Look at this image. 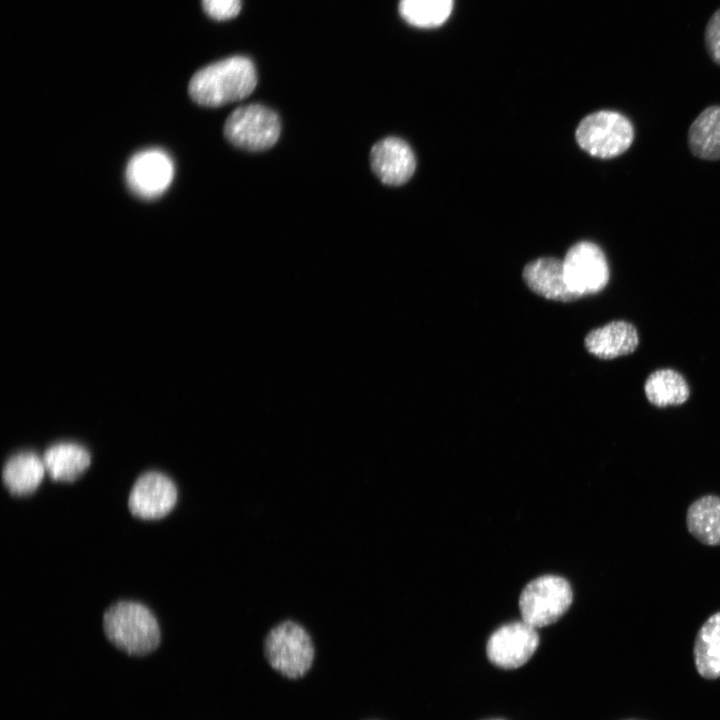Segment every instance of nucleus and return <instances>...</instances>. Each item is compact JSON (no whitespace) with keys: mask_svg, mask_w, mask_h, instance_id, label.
Returning <instances> with one entry per match:
<instances>
[{"mask_svg":"<svg viewBox=\"0 0 720 720\" xmlns=\"http://www.w3.org/2000/svg\"><path fill=\"white\" fill-rule=\"evenodd\" d=\"M257 85L253 62L244 56H232L198 70L191 78V99L206 107H219L243 100Z\"/></svg>","mask_w":720,"mask_h":720,"instance_id":"1","label":"nucleus"},{"mask_svg":"<svg viewBox=\"0 0 720 720\" xmlns=\"http://www.w3.org/2000/svg\"><path fill=\"white\" fill-rule=\"evenodd\" d=\"M107 640L131 656H146L161 643V631L154 614L145 605L134 601H118L103 616Z\"/></svg>","mask_w":720,"mask_h":720,"instance_id":"2","label":"nucleus"},{"mask_svg":"<svg viewBox=\"0 0 720 720\" xmlns=\"http://www.w3.org/2000/svg\"><path fill=\"white\" fill-rule=\"evenodd\" d=\"M264 656L268 664L282 676L298 679L312 667L315 646L303 625L286 619L267 633L264 639Z\"/></svg>","mask_w":720,"mask_h":720,"instance_id":"3","label":"nucleus"},{"mask_svg":"<svg viewBox=\"0 0 720 720\" xmlns=\"http://www.w3.org/2000/svg\"><path fill=\"white\" fill-rule=\"evenodd\" d=\"M578 145L600 159H611L626 152L634 140V128L623 114L600 110L585 116L575 132Z\"/></svg>","mask_w":720,"mask_h":720,"instance_id":"4","label":"nucleus"},{"mask_svg":"<svg viewBox=\"0 0 720 720\" xmlns=\"http://www.w3.org/2000/svg\"><path fill=\"white\" fill-rule=\"evenodd\" d=\"M223 133L234 146L260 152L273 147L281 133L278 114L262 104L242 105L227 117Z\"/></svg>","mask_w":720,"mask_h":720,"instance_id":"5","label":"nucleus"},{"mask_svg":"<svg viewBox=\"0 0 720 720\" xmlns=\"http://www.w3.org/2000/svg\"><path fill=\"white\" fill-rule=\"evenodd\" d=\"M573 592L562 577L545 575L529 582L521 592L519 608L522 620L540 628L556 622L570 607Z\"/></svg>","mask_w":720,"mask_h":720,"instance_id":"6","label":"nucleus"},{"mask_svg":"<svg viewBox=\"0 0 720 720\" xmlns=\"http://www.w3.org/2000/svg\"><path fill=\"white\" fill-rule=\"evenodd\" d=\"M565 280L580 298L603 290L609 281V266L602 249L593 242L571 246L563 259Z\"/></svg>","mask_w":720,"mask_h":720,"instance_id":"7","label":"nucleus"},{"mask_svg":"<svg viewBox=\"0 0 720 720\" xmlns=\"http://www.w3.org/2000/svg\"><path fill=\"white\" fill-rule=\"evenodd\" d=\"M536 628L523 620L501 626L489 637L487 656L496 666L515 669L525 664L536 651Z\"/></svg>","mask_w":720,"mask_h":720,"instance_id":"8","label":"nucleus"},{"mask_svg":"<svg viewBox=\"0 0 720 720\" xmlns=\"http://www.w3.org/2000/svg\"><path fill=\"white\" fill-rule=\"evenodd\" d=\"M173 176V162L160 149H147L134 154L126 168L129 188L145 199H153L164 193Z\"/></svg>","mask_w":720,"mask_h":720,"instance_id":"9","label":"nucleus"},{"mask_svg":"<svg viewBox=\"0 0 720 720\" xmlns=\"http://www.w3.org/2000/svg\"><path fill=\"white\" fill-rule=\"evenodd\" d=\"M177 488L174 482L158 471L140 475L132 486L128 508L132 515L142 519H160L176 505Z\"/></svg>","mask_w":720,"mask_h":720,"instance_id":"10","label":"nucleus"},{"mask_svg":"<svg viewBox=\"0 0 720 720\" xmlns=\"http://www.w3.org/2000/svg\"><path fill=\"white\" fill-rule=\"evenodd\" d=\"M373 173L384 184L400 186L414 174L416 158L409 144L401 138L390 136L376 142L370 150Z\"/></svg>","mask_w":720,"mask_h":720,"instance_id":"11","label":"nucleus"},{"mask_svg":"<svg viewBox=\"0 0 720 720\" xmlns=\"http://www.w3.org/2000/svg\"><path fill=\"white\" fill-rule=\"evenodd\" d=\"M522 277L534 293L545 299L572 302L580 298L566 283L563 260L554 257L538 258L526 264Z\"/></svg>","mask_w":720,"mask_h":720,"instance_id":"12","label":"nucleus"},{"mask_svg":"<svg viewBox=\"0 0 720 720\" xmlns=\"http://www.w3.org/2000/svg\"><path fill=\"white\" fill-rule=\"evenodd\" d=\"M638 344L639 336L635 326L624 320H615L593 329L584 339L586 350L603 360L631 354Z\"/></svg>","mask_w":720,"mask_h":720,"instance_id":"13","label":"nucleus"},{"mask_svg":"<svg viewBox=\"0 0 720 720\" xmlns=\"http://www.w3.org/2000/svg\"><path fill=\"white\" fill-rule=\"evenodd\" d=\"M45 472L42 458L32 451H22L6 461L2 481L12 495L26 496L38 488Z\"/></svg>","mask_w":720,"mask_h":720,"instance_id":"14","label":"nucleus"},{"mask_svg":"<svg viewBox=\"0 0 720 720\" xmlns=\"http://www.w3.org/2000/svg\"><path fill=\"white\" fill-rule=\"evenodd\" d=\"M43 463L49 477L57 481H75L89 467L90 453L77 443L61 442L46 449Z\"/></svg>","mask_w":720,"mask_h":720,"instance_id":"15","label":"nucleus"},{"mask_svg":"<svg viewBox=\"0 0 720 720\" xmlns=\"http://www.w3.org/2000/svg\"><path fill=\"white\" fill-rule=\"evenodd\" d=\"M688 146L700 159L720 160V105L704 109L688 130Z\"/></svg>","mask_w":720,"mask_h":720,"instance_id":"16","label":"nucleus"},{"mask_svg":"<svg viewBox=\"0 0 720 720\" xmlns=\"http://www.w3.org/2000/svg\"><path fill=\"white\" fill-rule=\"evenodd\" d=\"M686 524L700 543L720 545V497L709 494L695 500L687 510Z\"/></svg>","mask_w":720,"mask_h":720,"instance_id":"17","label":"nucleus"},{"mask_svg":"<svg viewBox=\"0 0 720 720\" xmlns=\"http://www.w3.org/2000/svg\"><path fill=\"white\" fill-rule=\"evenodd\" d=\"M695 665L707 679L720 677V611L712 614L700 627L694 644Z\"/></svg>","mask_w":720,"mask_h":720,"instance_id":"18","label":"nucleus"},{"mask_svg":"<svg viewBox=\"0 0 720 720\" xmlns=\"http://www.w3.org/2000/svg\"><path fill=\"white\" fill-rule=\"evenodd\" d=\"M644 391L648 401L657 407L683 404L690 395L688 383L673 369H659L645 381Z\"/></svg>","mask_w":720,"mask_h":720,"instance_id":"19","label":"nucleus"},{"mask_svg":"<svg viewBox=\"0 0 720 720\" xmlns=\"http://www.w3.org/2000/svg\"><path fill=\"white\" fill-rule=\"evenodd\" d=\"M453 0H400L399 12L402 18L418 28H434L449 18Z\"/></svg>","mask_w":720,"mask_h":720,"instance_id":"20","label":"nucleus"},{"mask_svg":"<svg viewBox=\"0 0 720 720\" xmlns=\"http://www.w3.org/2000/svg\"><path fill=\"white\" fill-rule=\"evenodd\" d=\"M202 6L208 16L215 20H228L238 15L241 0H202Z\"/></svg>","mask_w":720,"mask_h":720,"instance_id":"21","label":"nucleus"},{"mask_svg":"<svg viewBox=\"0 0 720 720\" xmlns=\"http://www.w3.org/2000/svg\"><path fill=\"white\" fill-rule=\"evenodd\" d=\"M704 39L710 58L720 66V8L711 15L705 28Z\"/></svg>","mask_w":720,"mask_h":720,"instance_id":"22","label":"nucleus"}]
</instances>
